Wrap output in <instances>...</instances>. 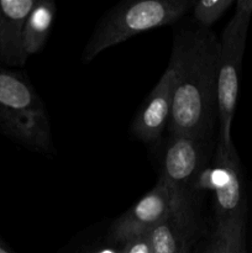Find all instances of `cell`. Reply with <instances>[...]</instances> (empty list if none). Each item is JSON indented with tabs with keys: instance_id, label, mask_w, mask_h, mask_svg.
Listing matches in <instances>:
<instances>
[{
	"instance_id": "cell-10",
	"label": "cell",
	"mask_w": 252,
	"mask_h": 253,
	"mask_svg": "<svg viewBox=\"0 0 252 253\" xmlns=\"http://www.w3.org/2000/svg\"><path fill=\"white\" fill-rule=\"evenodd\" d=\"M195 232L197 221L189 202L151 232L152 253H190Z\"/></svg>"
},
{
	"instance_id": "cell-7",
	"label": "cell",
	"mask_w": 252,
	"mask_h": 253,
	"mask_svg": "<svg viewBox=\"0 0 252 253\" xmlns=\"http://www.w3.org/2000/svg\"><path fill=\"white\" fill-rule=\"evenodd\" d=\"M212 184L216 224L246 214L241 165L234 143L226 146L216 141L212 166Z\"/></svg>"
},
{
	"instance_id": "cell-3",
	"label": "cell",
	"mask_w": 252,
	"mask_h": 253,
	"mask_svg": "<svg viewBox=\"0 0 252 253\" xmlns=\"http://www.w3.org/2000/svg\"><path fill=\"white\" fill-rule=\"evenodd\" d=\"M190 0H133L124 1L101 19L84 47L82 59L89 63L101 52L141 32L170 25L190 11Z\"/></svg>"
},
{
	"instance_id": "cell-6",
	"label": "cell",
	"mask_w": 252,
	"mask_h": 253,
	"mask_svg": "<svg viewBox=\"0 0 252 253\" xmlns=\"http://www.w3.org/2000/svg\"><path fill=\"white\" fill-rule=\"evenodd\" d=\"M208 140L189 135H170L162 158L161 179L182 195H189L198 174L207 167Z\"/></svg>"
},
{
	"instance_id": "cell-8",
	"label": "cell",
	"mask_w": 252,
	"mask_h": 253,
	"mask_svg": "<svg viewBox=\"0 0 252 253\" xmlns=\"http://www.w3.org/2000/svg\"><path fill=\"white\" fill-rule=\"evenodd\" d=\"M177 77V61L174 57L170 56L167 69L147 96L131 126L133 136L143 143L157 142L163 131L167 128L172 111Z\"/></svg>"
},
{
	"instance_id": "cell-11",
	"label": "cell",
	"mask_w": 252,
	"mask_h": 253,
	"mask_svg": "<svg viewBox=\"0 0 252 253\" xmlns=\"http://www.w3.org/2000/svg\"><path fill=\"white\" fill-rule=\"evenodd\" d=\"M57 12L52 0H37L24 26V49L27 57L39 53L46 46Z\"/></svg>"
},
{
	"instance_id": "cell-13",
	"label": "cell",
	"mask_w": 252,
	"mask_h": 253,
	"mask_svg": "<svg viewBox=\"0 0 252 253\" xmlns=\"http://www.w3.org/2000/svg\"><path fill=\"white\" fill-rule=\"evenodd\" d=\"M234 0H202L194 1L192 7L193 19L198 29L209 30L227 11Z\"/></svg>"
},
{
	"instance_id": "cell-2",
	"label": "cell",
	"mask_w": 252,
	"mask_h": 253,
	"mask_svg": "<svg viewBox=\"0 0 252 253\" xmlns=\"http://www.w3.org/2000/svg\"><path fill=\"white\" fill-rule=\"evenodd\" d=\"M0 133L35 152L53 150L51 120L26 74L0 64Z\"/></svg>"
},
{
	"instance_id": "cell-5",
	"label": "cell",
	"mask_w": 252,
	"mask_h": 253,
	"mask_svg": "<svg viewBox=\"0 0 252 253\" xmlns=\"http://www.w3.org/2000/svg\"><path fill=\"white\" fill-rule=\"evenodd\" d=\"M189 202H192L189 195L179 194L160 178L147 194L114 221L110 240L125 244L136 237L151 234L173 212Z\"/></svg>"
},
{
	"instance_id": "cell-14",
	"label": "cell",
	"mask_w": 252,
	"mask_h": 253,
	"mask_svg": "<svg viewBox=\"0 0 252 253\" xmlns=\"http://www.w3.org/2000/svg\"><path fill=\"white\" fill-rule=\"evenodd\" d=\"M121 253H152L151 234L143 235V236L125 242Z\"/></svg>"
},
{
	"instance_id": "cell-12",
	"label": "cell",
	"mask_w": 252,
	"mask_h": 253,
	"mask_svg": "<svg viewBox=\"0 0 252 253\" xmlns=\"http://www.w3.org/2000/svg\"><path fill=\"white\" fill-rule=\"evenodd\" d=\"M245 220L246 214L215 225L204 253H245Z\"/></svg>"
},
{
	"instance_id": "cell-15",
	"label": "cell",
	"mask_w": 252,
	"mask_h": 253,
	"mask_svg": "<svg viewBox=\"0 0 252 253\" xmlns=\"http://www.w3.org/2000/svg\"><path fill=\"white\" fill-rule=\"evenodd\" d=\"M0 253H15V252L12 251L9 246H6V245L1 241V239H0Z\"/></svg>"
},
{
	"instance_id": "cell-9",
	"label": "cell",
	"mask_w": 252,
	"mask_h": 253,
	"mask_svg": "<svg viewBox=\"0 0 252 253\" xmlns=\"http://www.w3.org/2000/svg\"><path fill=\"white\" fill-rule=\"evenodd\" d=\"M37 0H0V64L19 69L29 57L24 49V26Z\"/></svg>"
},
{
	"instance_id": "cell-1",
	"label": "cell",
	"mask_w": 252,
	"mask_h": 253,
	"mask_svg": "<svg viewBox=\"0 0 252 253\" xmlns=\"http://www.w3.org/2000/svg\"><path fill=\"white\" fill-rule=\"evenodd\" d=\"M219 47L210 30L183 29L174 35L178 77L167 126L170 135L209 138L217 118Z\"/></svg>"
},
{
	"instance_id": "cell-4",
	"label": "cell",
	"mask_w": 252,
	"mask_h": 253,
	"mask_svg": "<svg viewBox=\"0 0 252 253\" xmlns=\"http://www.w3.org/2000/svg\"><path fill=\"white\" fill-rule=\"evenodd\" d=\"M252 16V0H239L219 40L217 63V142L232 145L231 126L239 96L241 63Z\"/></svg>"
}]
</instances>
